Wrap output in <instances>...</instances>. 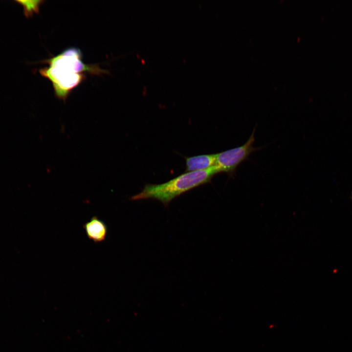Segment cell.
<instances>
[{
  "label": "cell",
  "instance_id": "obj_6",
  "mask_svg": "<svg viewBox=\"0 0 352 352\" xmlns=\"http://www.w3.org/2000/svg\"><path fill=\"white\" fill-rule=\"evenodd\" d=\"M15 1L22 6L23 13L26 18L32 17L34 13H38L40 5L44 2V1L41 0H18Z\"/></svg>",
  "mask_w": 352,
  "mask_h": 352
},
{
  "label": "cell",
  "instance_id": "obj_2",
  "mask_svg": "<svg viewBox=\"0 0 352 352\" xmlns=\"http://www.w3.org/2000/svg\"><path fill=\"white\" fill-rule=\"evenodd\" d=\"M218 172L214 166L206 170L185 172L170 180L159 184H147L139 193L132 196V200L152 198L165 206L174 198L198 186L209 183Z\"/></svg>",
  "mask_w": 352,
  "mask_h": 352
},
{
  "label": "cell",
  "instance_id": "obj_7",
  "mask_svg": "<svg viewBox=\"0 0 352 352\" xmlns=\"http://www.w3.org/2000/svg\"></svg>",
  "mask_w": 352,
  "mask_h": 352
},
{
  "label": "cell",
  "instance_id": "obj_4",
  "mask_svg": "<svg viewBox=\"0 0 352 352\" xmlns=\"http://www.w3.org/2000/svg\"><path fill=\"white\" fill-rule=\"evenodd\" d=\"M87 237L95 243L104 242L108 234L106 223L97 216H93L83 225Z\"/></svg>",
  "mask_w": 352,
  "mask_h": 352
},
{
  "label": "cell",
  "instance_id": "obj_5",
  "mask_svg": "<svg viewBox=\"0 0 352 352\" xmlns=\"http://www.w3.org/2000/svg\"><path fill=\"white\" fill-rule=\"evenodd\" d=\"M185 172L206 170L215 165L216 154H202L185 157Z\"/></svg>",
  "mask_w": 352,
  "mask_h": 352
},
{
  "label": "cell",
  "instance_id": "obj_3",
  "mask_svg": "<svg viewBox=\"0 0 352 352\" xmlns=\"http://www.w3.org/2000/svg\"><path fill=\"white\" fill-rule=\"evenodd\" d=\"M255 131V128L242 146L216 154L215 167L218 173H225L230 177L234 176L237 167L246 160L252 153L259 149L253 147Z\"/></svg>",
  "mask_w": 352,
  "mask_h": 352
},
{
  "label": "cell",
  "instance_id": "obj_1",
  "mask_svg": "<svg viewBox=\"0 0 352 352\" xmlns=\"http://www.w3.org/2000/svg\"><path fill=\"white\" fill-rule=\"evenodd\" d=\"M82 57L79 49L70 47L44 61L48 66L39 72L52 83L58 99L65 101L71 91L85 80L86 72L98 75L106 72L97 65L85 64Z\"/></svg>",
  "mask_w": 352,
  "mask_h": 352
}]
</instances>
